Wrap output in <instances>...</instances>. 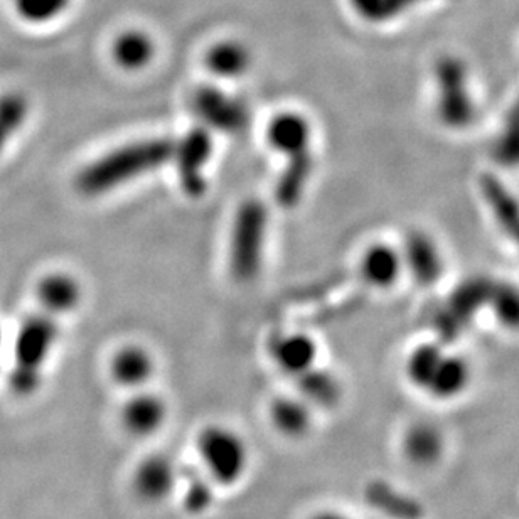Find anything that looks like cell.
<instances>
[{
	"instance_id": "obj_1",
	"label": "cell",
	"mask_w": 519,
	"mask_h": 519,
	"mask_svg": "<svg viewBox=\"0 0 519 519\" xmlns=\"http://www.w3.org/2000/svg\"><path fill=\"white\" fill-rule=\"evenodd\" d=\"M174 152L176 139L172 137H145L118 145L81 167L75 177L76 191L90 199L115 193L172 164Z\"/></svg>"
},
{
	"instance_id": "obj_2",
	"label": "cell",
	"mask_w": 519,
	"mask_h": 519,
	"mask_svg": "<svg viewBox=\"0 0 519 519\" xmlns=\"http://www.w3.org/2000/svg\"><path fill=\"white\" fill-rule=\"evenodd\" d=\"M193 445L199 469L218 489H235L250 474L252 445L230 423H204L194 435Z\"/></svg>"
},
{
	"instance_id": "obj_3",
	"label": "cell",
	"mask_w": 519,
	"mask_h": 519,
	"mask_svg": "<svg viewBox=\"0 0 519 519\" xmlns=\"http://www.w3.org/2000/svg\"><path fill=\"white\" fill-rule=\"evenodd\" d=\"M59 319L53 312L39 307L17 332L11 386L19 395H31L41 383L43 370L58 344Z\"/></svg>"
},
{
	"instance_id": "obj_4",
	"label": "cell",
	"mask_w": 519,
	"mask_h": 519,
	"mask_svg": "<svg viewBox=\"0 0 519 519\" xmlns=\"http://www.w3.org/2000/svg\"><path fill=\"white\" fill-rule=\"evenodd\" d=\"M270 216L262 199L248 198L236 209L231 223L228 263L233 279L250 284L258 279L265 263Z\"/></svg>"
},
{
	"instance_id": "obj_5",
	"label": "cell",
	"mask_w": 519,
	"mask_h": 519,
	"mask_svg": "<svg viewBox=\"0 0 519 519\" xmlns=\"http://www.w3.org/2000/svg\"><path fill=\"white\" fill-rule=\"evenodd\" d=\"M181 479V469L171 454L161 450L149 452L130 471V494L142 506L159 508L176 498Z\"/></svg>"
},
{
	"instance_id": "obj_6",
	"label": "cell",
	"mask_w": 519,
	"mask_h": 519,
	"mask_svg": "<svg viewBox=\"0 0 519 519\" xmlns=\"http://www.w3.org/2000/svg\"><path fill=\"white\" fill-rule=\"evenodd\" d=\"M117 410L120 432L135 442H149L166 430L172 407L166 396L152 388L125 393Z\"/></svg>"
},
{
	"instance_id": "obj_7",
	"label": "cell",
	"mask_w": 519,
	"mask_h": 519,
	"mask_svg": "<svg viewBox=\"0 0 519 519\" xmlns=\"http://www.w3.org/2000/svg\"><path fill=\"white\" fill-rule=\"evenodd\" d=\"M215 154L213 134L201 125L189 129L176 139V152L172 166L176 169L177 181L182 193L188 198H203L208 191V171Z\"/></svg>"
},
{
	"instance_id": "obj_8",
	"label": "cell",
	"mask_w": 519,
	"mask_h": 519,
	"mask_svg": "<svg viewBox=\"0 0 519 519\" xmlns=\"http://www.w3.org/2000/svg\"><path fill=\"white\" fill-rule=\"evenodd\" d=\"M191 112L199 125L208 129L211 134H241L250 124V108L247 102L218 86L203 85L194 90Z\"/></svg>"
},
{
	"instance_id": "obj_9",
	"label": "cell",
	"mask_w": 519,
	"mask_h": 519,
	"mask_svg": "<svg viewBox=\"0 0 519 519\" xmlns=\"http://www.w3.org/2000/svg\"><path fill=\"white\" fill-rule=\"evenodd\" d=\"M268 356L282 375L295 381L316 368L321 358V349L316 339L307 332H280L273 334L268 341Z\"/></svg>"
},
{
	"instance_id": "obj_10",
	"label": "cell",
	"mask_w": 519,
	"mask_h": 519,
	"mask_svg": "<svg viewBox=\"0 0 519 519\" xmlns=\"http://www.w3.org/2000/svg\"><path fill=\"white\" fill-rule=\"evenodd\" d=\"M156 375V356L142 344L129 343L120 346L108 363L110 380L125 393L150 388Z\"/></svg>"
},
{
	"instance_id": "obj_11",
	"label": "cell",
	"mask_w": 519,
	"mask_h": 519,
	"mask_svg": "<svg viewBox=\"0 0 519 519\" xmlns=\"http://www.w3.org/2000/svg\"><path fill=\"white\" fill-rule=\"evenodd\" d=\"M317 412L299 393L273 396L267 407V420L273 432L289 440L304 442L316 427Z\"/></svg>"
},
{
	"instance_id": "obj_12",
	"label": "cell",
	"mask_w": 519,
	"mask_h": 519,
	"mask_svg": "<svg viewBox=\"0 0 519 519\" xmlns=\"http://www.w3.org/2000/svg\"><path fill=\"white\" fill-rule=\"evenodd\" d=\"M359 277L373 290L395 289L405 272L402 248L390 241H375L364 248L358 265Z\"/></svg>"
},
{
	"instance_id": "obj_13",
	"label": "cell",
	"mask_w": 519,
	"mask_h": 519,
	"mask_svg": "<svg viewBox=\"0 0 519 519\" xmlns=\"http://www.w3.org/2000/svg\"><path fill=\"white\" fill-rule=\"evenodd\" d=\"M405 272L422 287H434L445 272V257L434 236L410 231L402 247Z\"/></svg>"
},
{
	"instance_id": "obj_14",
	"label": "cell",
	"mask_w": 519,
	"mask_h": 519,
	"mask_svg": "<svg viewBox=\"0 0 519 519\" xmlns=\"http://www.w3.org/2000/svg\"><path fill=\"white\" fill-rule=\"evenodd\" d=\"M282 157L285 159V164L275 184V201L280 208L295 209L305 198L316 171L314 145L304 149L289 150L284 152Z\"/></svg>"
},
{
	"instance_id": "obj_15",
	"label": "cell",
	"mask_w": 519,
	"mask_h": 519,
	"mask_svg": "<svg viewBox=\"0 0 519 519\" xmlns=\"http://www.w3.org/2000/svg\"><path fill=\"white\" fill-rule=\"evenodd\" d=\"M472 380L474 370L469 359L445 349L444 356L437 364L423 395L430 396L437 402H454L471 388Z\"/></svg>"
},
{
	"instance_id": "obj_16",
	"label": "cell",
	"mask_w": 519,
	"mask_h": 519,
	"mask_svg": "<svg viewBox=\"0 0 519 519\" xmlns=\"http://www.w3.org/2000/svg\"><path fill=\"white\" fill-rule=\"evenodd\" d=\"M439 108L440 120L454 129L469 125L474 115V100L467 90L464 71H442L440 75Z\"/></svg>"
},
{
	"instance_id": "obj_17",
	"label": "cell",
	"mask_w": 519,
	"mask_h": 519,
	"mask_svg": "<svg viewBox=\"0 0 519 519\" xmlns=\"http://www.w3.org/2000/svg\"><path fill=\"white\" fill-rule=\"evenodd\" d=\"M402 450L413 466H434L445 454L444 434L435 423H413L403 434Z\"/></svg>"
},
{
	"instance_id": "obj_18",
	"label": "cell",
	"mask_w": 519,
	"mask_h": 519,
	"mask_svg": "<svg viewBox=\"0 0 519 519\" xmlns=\"http://www.w3.org/2000/svg\"><path fill=\"white\" fill-rule=\"evenodd\" d=\"M267 142L277 154L314 145V132L309 118L299 112H282L270 120Z\"/></svg>"
},
{
	"instance_id": "obj_19",
	"label": "cell",
	"mask_w": 519,
	"mask_h": 519,
	"mask_svg": "<svg viewBox=\"0 0 519 519\" xmlns=\"http://www.w3.org/2000/svg\"><path fill=\"white\" fill-rule=\"evenodd\" d=\"M204 65L211 75L220 80H238L252 68L253 54L247 44L236 39H225L208 49Z\"/></svg>"
},
{
	"instance_id": "obj_20",
	"label": "cell",
	"mask_w": 519,
	"mask_h": 519,
	"mask_svg": "<svg viewBox=\"0 0 519 519\" xmlns=\"http://www.w3.org/2000/svg\"><path fill=\"white\" fill-rule=\"evenodd\" d=\"M295 383V393H299L317 413L336 408L343 396V385L338 376L317 364L316 368L300 376Z\"/></svg>"
},
{
	"instance_id": "obj_21",
	"label": "cell",
	"mask_w": 519,
	"mask_h": 519,
	"mask_svg": "<svg viewBox=\"0 0 519 519\" xmlns=\"http://www.w3.org/2000/svg\"><path fill=\"white\" fill-rule=\"evenodd\" d=\"M81 285L70 273H51L38 285L39 307L65 317L81 304Z\"/></svg>"
},
{
	"instance_id": "obj_22",
	"label": "cell",
	"mask_w": 519,
	"mask_h": 519,
	"mask_svg": "<svg viewBox=\"0 0 519 519\" xmlns=\"http://www.w3.org/2000/svg\"><path fill=\"white\" fill-rule=\"evenodd\" d=\"M156 53V41L139 29L118 34L112 44L113 61L125 71L145 70L156 58Z\"/></svg>"
},
{
	"instance_id": "obj_23",
	"label": "cell",
	"mask_w": 519,
	"mask_h": 519,
	"mask_svg": "<svg viewBox=\"0 0 519 519\" xmlns=\"http://www.w3.org/2000/svg\"><path fill=\"white\" fill-rule=\"evenodd\" d=\"M445 348L435 341H425L415 346L405 359V376L408 383L418 391H425L437 364L444 356Z\"/></svg>"
},
{
	"instance_id": "obj_24",
	"label": "cell",
	"mask_w": 519,
	"mask_h": 519,
	"mask_svg": "<svg viewBox=\"0 0 519 519\" xmlns=\"http://www.w3.org/2000/svg\"><path fill=\"white\" fill-rule=\"evenodd\" d=\"M29 113V100L22 93L9 91L0 95V154L24 129Z\"/></svg>"
},
{
	"instance_id": "obj_25",
	"label": "cell",
	"mask_w": 519,
	"mask_h": 519,
	"mask_svg": "<svg viewBox=\"0 0 519 519\" xmlns=\"http://www.w3.org/2000/svg\"><path fill=\"white\" fill-rule=\"evenodd\" d=\"M486 304L499 327L509 332H519L518 285L508 284V282L491 285Z\"/></svg>"
},
{
	"instance_id": "obj_26",
	"label": "cell",
	"mask_w": 519,
	"mask_h": 519,
	"mask_svg": "<svg viewBox=\"0 0 519 519\" xmlns=\"http://www.w3.org/2000/svg\"><path fill=\"white\" fill-rule=\"evenodd\" d=\"M71 0H14L16 12L31 24H48L65 14Z\"/></svg>"
},
{
	"instance_id": "obj_27",
	"label": "cell",
	"mask_w": 519,
	"mask_h": 519,
	"mask_svg": "<svg viewBox=\"0 0 519 519\" xmlns=\"http://www.w3.org/2000/svg\"><path fill=\"white\" fill-rule=\"evenodd\" d=\"M182 491V503L191 514H203L213 506V494L218 491V487L209 482L201 472V479H193L188 487L179 486V493ZM177 493V494H179Z\"/></svg>"
},
{
	"instance_id": "obj_28",
	"label": "cell",
	"mask_w": 519,
	"mask_h": 519,
	"mask_svg": "<svg viewBox=\"0 0 519 519\" xmlns=\"http://www.w3.org/2000/svg\"><path fill=\"white\" fill-rule=\"evenodd\" d=\"M354 12L368 22H383L391 16L388 0H349Z\"/></svg>"
},
{
	"instance_id": "obj_29",
	"label": "cell",
	"mask_w": 519,
	"mask_h": 519,
	"mask_svg": "<svg viewBox=\"0 0 519 519\" xmlns=\"http://www.w3.org/2000/svg\"><path fill=\"white\" fill-rule=\"evenodd\" d=\"M307 519H358L348 511L338 508H321L316 509L314 513L309 514Z\"/></svg>"
}]
</instances>
